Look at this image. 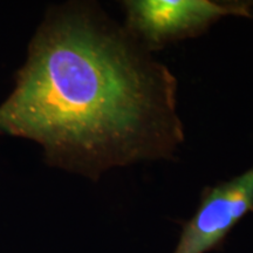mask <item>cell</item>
<instances>
[{"mask_svg": "<svg viewBox=\"0 0 253 253\" xmlns=\"http://www.w3.org/2000/svg\"><path fill=\"white\" fill-rule=\"evenodd\" d=\"M178 82L168 66L96 5L53 8L0 106V135L42 145L47 163L99 179L171 160L183 142Z\"/></svg>", "mask_w": 253, "mask_h": 253, "instance_id": "obj_1", "label": "cell"}, {"mask_svg": "<svg viewBox=\"0 0 253 253\" xmlns=\"http://www.w3.org/2000/svg\"><path fill=\"white\" fill-rule=\"evenodd\" d=\"M250 212H253V167L232 179L202 190L198 208L194 216L182 223L172 253L218 251Z\"/></svg>", "mask_w": 253, "mask_h": 253, "instance_id": "obj_3", "label": "cell"}, {"mask_svg": "<svg viewBox=\"0 0 253 253\" xmlns=\"http://www.w3.org/2000/svg\"><path fill=\"white\" fill-rule=\"evenodd\" d=\"M121 4L126 14L123 26L150 53L202 36L225 17L253 18V1L126 0Z\"/></svg>", "mask_w": 253, "mask_h": 253, "instance_id": "obj_2", "label": "cell"}]
</instances>
